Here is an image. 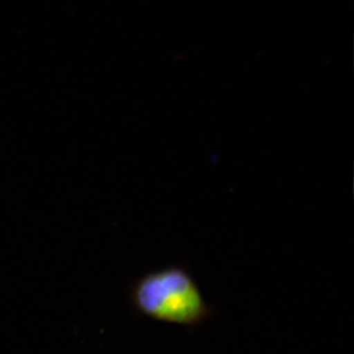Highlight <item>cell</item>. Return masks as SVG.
<instances>
[{"label": "cell", "mask_w": 354, "mask_h": 354, "mask_svg": "<svg viewBox=\"0 0 354 354\" xmlns=\"http://www.w3.org/2000/svg\"><path fill=\"white\" fill-rule=\"evenodd\" d=\"M130 300L141 315L191 329L200 327L215 313L192 272L183 264L144 274L132 286Z\"/></svg>", "instance_id": "cell-1"}]
</instances>
